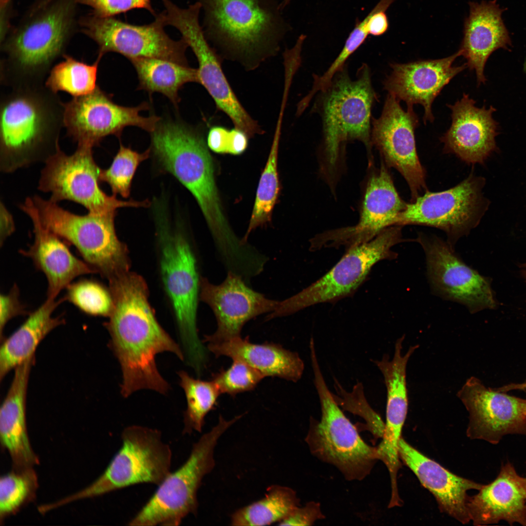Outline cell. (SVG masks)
Returning <instances> with one entry per match:
<instances>
[{
  "label": "cell",
  "mask_w": 526,
  "mask_h": 526,
  "mask_svg": "<svg viewBox=\"0 0 526 526\" xmlns=\"http://www.w3.org/2000/svg\"><path fill=\"white\" fill-rule=\"evenodd\" d=\"M0 103V168L11 173L60 148L64 103L44 84L9 88Z\"/></svg>",
  "instance_id": "cell-3"
},
{
  "label": "cell",
  "mask_w": 526,
  "mask_h": 526,
  "mask_svg": "<svg viewBox=\"0 0 526 526\" xmlns=\"http://www.w3.org/2000/svg\"><path fill=\"white\" fill-rule=\"evenodd\" d=\"M469 413L467 436L497 444L508 434L526 435V399L468 378L457 394Z\"/></svg>",
  "instance_id": "cell-21"
},
{
  "label": "cell",
  "mask_w": 526,
  "mask_h": 526,
  "mask_svg": "<svg viewBox=\"0 0 526 526\" xmlns=\"http://www.w3.org/2000/svg\"><path fill=\"white\" fill-rule=\"evenodd\" d=\"M32 221L34 241L20 254L29 258L36 268L45 275L48 298L56 299L59 293L78 277L96 273L84 261L75 257L60 238L41 223L32 198L20 205Z\"/></svg>",
  "instance_id": "cell-25"
},
{
  "label": "cell",
  "mask_w": 526,
  "mask_h": 526,
  "mask_svg": "<svg viewBox=\"0 0 526 526\" xmlns=\"http://www.w3.org/2000/svg\"><path fill=\"white\" fill-rule=\"evenodd\" d=\"M419 119L413 106L407 111L399 101L388 94L381 115L372 118L371 140L389 168L400 172L410 189L412 202L427 190L426 172L419 159L414 131Z\"/></svg>",
  "instance_id": "cell-20"
},
{
  "label": "cell",
  "mask_w": 526,
  "mask_h": 526,
  "mask_svg": "<svg viewBox=\"0 0 526 526\" xmlns=\"http://www.w3.org/2000/svg\"><path fill=\"white\" fill-rule=\"evenodd\" d=\"M93 148L77 145L75 151L68 155L59 148L45 161L38 189L49 193V199L53 202L73 201L94 214L116 212L122 207L148 206V201H121L101 189L99 183L101 169L94 161Z\"/></svg>",
  "instance_id": "cell-14"
},
{
  "label": "cell",
  "mask_w": 526,
  "mask_h": 526,
  "mask_svg": "<svg viewBox=\"0 0 526 526\" xmlns=\"http://www.w3.org/2000/svg\"><path fill=\"white\" fill-rule=\"evenodd\" d=\"M416 238L425 253L433 293L464 305L471 313L495 307L489 281L467 264L454 247L434 235L419 232Z\"/></svg>",
  "instance_id": "cell-17"
},
{
  "label": "cell",
  "mask_w": 526,
  "mask_h": 526,
  "mask_svg": "<svg viewBox=\"0 0 526 526\" xmlns=\"http://www.w3.org/2000/svg\"><path fill=\"white\" fill-rule=\"evenodd\" d=\"M400 459L435 497L440 510L462 524L470 522L467 492L483 485L458 476L415 449L403 438L398 443Z\"/></svg>",
  "instance_id": "cell-26"
},
{
  "label": "cell",
  "mask_w": 526,
  "mask_h": 526,
  "mask_svg": "<svg viewBox=\"0 0 526 526\" xmlns=\"http://www.w3.org/2000/svg\"><path fill=\"white\" fill-rule=\"evenodd\" d=\"M199 298L210 307L217 321L215 332L205 335L202 340L207 343L241 337L242 328L247 322L273 312L279 302L251 289L241 275L230 271L218 285L201 277Z\"/></svg>",
  "instance_id": "cell-22"
},
{
  "label": "cell",
  "mask_w": 526,
  "mask_h": 526,
  "mask_svg": "<svg viewBox=\"0 0 526 526\" xmlns=\"http://www.w3.org/2000/svg\"><path fill=\"white\" fill-rule=\"evenodd\" d=\"M37 483V475L31 468L2 476L0 480L1 518L18 510L34 494Z\"/></svg>",
  "instance_id": "cell-40"
},
{
  "label": "cell",
  "mask_w": 526,
  "mask_h": 526,
  "mask_svg": "<svg viewBox=\"0 0 526 526\" xmlns=\"http://www.w3.org/2000/svg\"><path fill=\"white\" fill-rule=\"evenodd\" d=\"M494 389L498 391L507 393L512 390H520L526 392V380L521 383H510Z\"/></svg>",
  "instance_id": "cell-48"
},
{
  "label": "cell",
  "mask_w": 526,
  "mask_h": 526,
  "mask_svg": "<svg viewBox=\"0 0 526 526\" xmlns=\"http://www.w3.org/2000/svg\"><path fill=\"white\" fill-rule=\"evenodd\" d=\"M164 10L161 15L166 26H171L181 34L194 55L199 64V83L207 90L217 108L231 119L235 128L249 137L263 131L241 104L222 70L219 55L206 38L200 23V4L196 1L187 8L178 6L171 0H162Z\"/></svg>",
  "instance_id": "cell-13"
},
{
  "label": "cell",
  "mask_w": 526,
  "mask_h": 526,
  "mask_svg": "<svg viewBox=\"0 0 526 526\" xmlns=\"http://www.w3.org/2000/svg\"><path fill=\"white\" fill-rule=\"evenodd\" d=\"M137 72L138 88L152 94L160 93L177 107L179 90L188 82H198L197 69L158 58H139L130 60Z\"/></svg>",
  "instance_id": "cell-33"
},
{
  "label": "cell",
  "mask_w": 526,
  "mask_h": 526,
  "mask_svg": "<svg viewBox=\"0 0 526 526\" xmlns=\"http://www.w3.org/2000/svg\"><path fill=\"white\" fill-rule=\"evenodd\" d=\"M404 339L403 336L397 339L392 359L385 355L381 360L375 361L383 376L387 393L384 432L377 447L383 457L391 460L398 456V443L407 414V364L418 347L417 345L412 346L402 355Z\"/></svg>",
  "instance_id": "cell-30"
},
{
  "label": "cell",
  "mask_w": 526,
  "mask_h": 526,
  "mask_svg": "<svg viewBox=\"0 0 526 526\" xmlns=\"http://www.w3.org/2000/svg\"><path fill=\"white\" fill-rule=\"evenodd\" d=\"M402 226L389 227L371 241L346 249L340 260L326 274L296 294L279 301L267 314L269 320L289 316L307 307L324 302H335L351 296L366 280L372 267L383 260H394L395 245L405 241Z\"/></svg>",
  "instance_id": "cell-11"
},
{
  "label": "cell",
  "mask_w": 526,
  "mask_h": 526,
  "mask_svg": "<svg viewBox=\"0 0 526 526\" xmlns=\"http://www.w3.org/2000/svg\"><path fill=\"white\" fill-rule=\"evenodd\" d=\"M483 178L471 173L454 187L438 192L426 191L407 203L396 225H420L443 230L453 247L479 223L487 207L482 194Z\"/></svg>",
  "instance_id": "cell-15"
},
{
  "label": "cell",
  "mask_w": 526,
  "mask_h": 526,
  "mask_svg": "<svg viewBox=\"0 0 526 526\" xmlns=\"http://www.w3.org/2000/svg\"><path fill=\"white\" fill-rule=\"evenodd\" d=\"M475 101L464 94L453 105L451 124L440 138L445 152L455 154L468 164H483L496 149L498 123L492 117V106L477 108Z\"/></svg>",
  "instance_id": "cell-24"
},
{
  "label": "cell",
  "mask_w": 526,
  "mask_h": 526,
  "mask_svg": "<svg viewBox=\"0 0 526 526\" xmlns=\"http://www.w3.org/2000/svg\"><path fill=\"white\" fill-rule=\"evenodd\" d=\"M291 0H282L281 1V6L282 8H285L290 2Z\"/></svg>",
  "instance_id": "cell-50"
},
{
  "label": "cell",
  "mask_w": 526,
  "mask_h": 526,
  "mask_svg": "<svg viewBox=\"0 0 526 526\" xmlns=\"http://www.w3.org/2000/svg\"><path fill=\"white\" fill-rule=\"evenodd\" d=\"M248 138L245 132L237 128L229 130L215 126L209 131L207 144L216 153L239 155L246 150Z\"/></svg>",
  "instance_id": "cell-42"
},
{
  "label": "cell",
  "mask_w": 526,
  "mask_h": 526,
  "mask_svg": "<svg viewBox=\"0 0 526 526\" xmlns=\"http://www.w3.org/2000/svg\"><path fill=\"white\" fill-rule=\"evenodd\" d=\"M320 93L324 148L328 165L335 166L344 144L353 140L363 143L371 156V111L378 96L372 86L367 65L363 64L359 68L355 79L350 77L344 67Z\"/></svg>",
  "instance_id": "cell-8"
},
{
  "label": "cell",
  "mask_w": 526,
  "mask_h": 526,
  "mask_svg": "<svg viewBox=\"0 0 526 526\" xmlns=\"http://www.w3.org/2000/svg\"><path fill=\"white\" fill-rule=\"evenodd\" d=\"M320 504L311 501L304 506L297 507L287 518L279 523L280 526H311L324 519Z\"/></svg>",
  "instance_id": "cell-45"
},
{
  "label": "cell",
  "mask_w": 526,
  "mask_h": 526,
  "mask_svg": "<svg viewBox=\"0 0 526 526\" xmlns=\"http://www.w3.org/2000/svg\"><path fill=\"white\" fill-rule=\"evenodd\" d=\"M521 272L523 278L526 281V263L523 264L521 266Z\"/></svg>",
  "instance_id": "cell-49"
},
{
  "label": "cell",
  "mask_w": 526,
  "mask_h": 526,
  "mask_svg": "<svg viewBox=\"0 0 526 526\" xmlns=\"http://www.w3.org/2000/svg\"><path fill=\"white\" fill-rule=\"evenodd\" d=\"M468 509L475 526L497 524L526 526V477L520 476L509 462L502 465L497 477L469 497Z\"/></svg>",
  "instance_id": "cell-27"
},
{
  "label": "cell",
  "mask_w": 526,
  "mask_h": 526,
  "mask_svg": "<svg viewBox=\"0 0 526 526\" xmlns=\"http://www.w3.org/2000/svg\"><path fill=\"white\" fill-rule=\"evenodd\" d=\"M121 438V447L104 472L90 486L56 502V507L136 484L158 486L171 472V450L160 431L132 425L123 430Z\"/></svg>",
  "instance_id": "cell-12"
},
{
  "label": "cell",
  "mask_w": 526,
  "mask_h": 526,
  "mask_svg": "<svg viewBox=\"0 0 526 526\" xmlns=\"http://www.w3.org/2000/svg\"><path fill=\"white\" fill-rule=\"evenodd\" d=\"M459 49L447 57L420 60L407 63H392L391 74L383 82L388 94L407 106L419 104L424 109L423 121L432 122L434 117L432 105L443 88L458 74L467 67L466 63L453 66L455 59L462 56Z\"/></svg>",
  "instance_id": "cell-23"
},
{
  "label": "cell",
  "mask_w": 526,
  "mask_h": 526,
  "mask_svg": "<svg viewBox=\"0 0 526 526\" xmlns=\"http://www.w3.org/2000/svg\"><path fill=\"white\" fill-rule=\"evenodd\" d=\"M154 17L150 23L135 25L114 17H99L91 13L81 18L79 24L82 32L97 44L99 56L115 52L130 60L158 58L188 65L186 41L171 38L160 14Z\"/></svg>",
  "instance_id": "cell-16"
},
{
  "label": "cell",
  "mask_w": 526,
  "mask_h": 526,
  "mask_svg": "<svg viewBox=\"0 0 526 526\" xmlns=\"http://www.w3.org/2000/svg\"><path fill=\"white\" fill-rule=\"evenodd\" d=\"M64 301L48 298L30 313L24 322L8 338L0 350V378L1 380L12 369L35 356L39 343L53 330L64 323L60 317L53 314Z\"/></svg>",
  "instance_id": "cell-32"
},
{
  "label": "cell",
  "mask_w": 526,
  "mask_h": 526,
  "mask_svg": "<svg viewBox=\"0 0 526 526\" xmlns=\"http://www.w3.org/2000/svg\"><path fill=\"white\" fill-rule=\"evenodd\" d=\"M207 349L216 357L225 356L242 360L264 377H277L296 382L303 374L304 365L299 355L273 342L254 343L248 337L235 338L208 343Z\"/></svg>",
  "instance_id": "cell-31"
},
{
  "label": "cell",
  "mask_w": 526,
  "mask_h": 526,
  "mask_svg": "<svg viewBox=\"0 0 526 526\" xmlns=\"http://www.w3.org/2000/svg\"><path fill=\"white\" fill-rule=\"evenodd\" d=\"M220 415L216 425L193 444L185 462L159 484L148 502L129 522V526H175L189 514H197V491L204 477L214 468V450L224 432L241 418Z\"/></svg>",
  "instance_id": "cell-7"
},
{
  "label": "cell",
  "mask_w": 526,
  "mask_h": 526,
  "mask_svg": "<svg viewBox=\"0 0 526 526\" xmlns=\"http://www.w3.org/2000/svg\"><path fill=\"white\" fill-rule=\"evenodd\" d=\"M178 375L187 401L183 433L190 434L194 431L201 432L206 416L215 409L221 394L212 380L194 378L184 371H179Z\"/></svg>",
  "instance_id": "cell-36"
},
{
  "label": "cell",
  "mask_w": 526,
  "mask_h": 526,
  "mask_svg": "<svg viewBox=\"0 0 526 526\" xmlns=\"http://www.w3.org/2000/svg\"><path fill=\"white\" fill-rule=\"evenodd\" d=\"M158 218L161 277L174 310L185 357L190 366L199 367L208 357L197 328L201 278L196 259L184 235L171 231L164 217L159 215Z\"/></svg>",
  "instance_id": "cell-6"
},
{
  "label": "cell",
  "mask_w": 526,
  "mask_h": 526,
  "mask_svg": "<svg viewBox=\"0 0 526 526\" xmlns=\"http://www.w3.org/2000/svg\"><path fill=\"white\" fill-rule=\"evenodd\" d=\"M63 301L73 304L82 312L93 316L109 317L113 307L111 292L98 282L82 279L66 288Z\"/></svg>",
  "instance_id": "cell-38"
},
{
  "label": "cell",
  "mask_w": 526,
  "mask_h": 526,
  "mask_svg": "<svg viewBox=\"0 0 526 526\" xmlns=\"http://www.w3.org/2000/svg\"><path fill=\"white\" fill-rule=\"evenodd\" d=\"M387 168L382 160L380 168L369 176L357 223L317 235L310 241L311 251L341 246L347 249L369 242L385 229L396 225L407 203L398 193Z\"/></svg>",
  "instance_id": "cell-19"
},
{
  "label": "cell",
  "mask_w": 526,
  "mask_h": 526,
  "mask_svg": "<svg viewBox=\"0 0 526 526\" xmlns=\"http://www.w3.org/2000/svg\"><path fill=\"white\" fill-rule=\"evenodd\" d=\"M35 356L15 369L14 375L0 411V438L14 465L20 470L38 463L31 447L26 424V397Z\"/></svg>",
  "instance_id": "cell-29"
},
{
  "label": "cell",
  "mask_w": 526,
  "mask_h": 526,
  "mask_svg": "<svg viewBox=\"0 0 526 526\" xmlns=\"http://www.w3.org/2000/svg\"><path fill=\"white\" fill-rule=\"evenodd\" d=\"M78 3L90 6L92 14L99 17H113L137 9L146 10L154 16L156 14L151 0H78Z\"/></svg>",
  "instance_id": "cell-43"
},
{
  "label": "cell",
  "mask_w": 526,
  "mask_h": 526,
  "mask_svg": "<svg viewBox=\"0 0 526 526\" xmlns=\"http://www.w3.org/2000/svg\"><path fill=\"white\" fill-rule=\"evenodd\" d=\"M150 133L152 149L160 164L193 195L216 248L225 250L233 247L238 238L224 216L212 160L203 137L194 129L172 121H160Z\"/></svg>",
  "instance_id": "cell-5"
},
{
  "label": "cell",
  "mask_w": 526,
  "mask_h": 526,
  "mask_svg": "<svg viewBox=\"0 0 526 526\" xmlns=\"http://www.w3.org/2000/svg\"><path fill=\"white\" fill-rule=\"evenodd\" d=\"M227 369L222 368L212 374L211 380L221 394L232 397L237 394L254 390L265 377L247 363L238 359H232Z\"/></svg>",
  "instance_id": "cell-41"
},
{
  "label": "cell",
  "mask_w": 526,
  "mask_h": 526,
  "mask_svg": "<svg viewBox=\"0 0 526 526\" xmlns=\"http://www.w3.org/2000/svg\"><path fill=\"white\" fill-rule=\"evenodd\" d=\"M78 0H37L1 41V83L9 88L45 84L63 56L75 24Z\"/></svg>",
  "instance_id": "cell-2"
},
{
  "label": "cell",
  "mask_w": 526,
  "mask_h": 526,
  "mask_svg": "<svg viewBox=\"0 0 526 526\" xmlns=\"http://www.w3.org/2000/svg\"><path fill=\"white\" fill-rule=\"evenodd\" d=\"M63 57L64 60L53 67L45 80V86L55 93L63 91L74 97L94 92L98 87L97 75L102 56H98L92 64L66 54Z\"/></svg>",
  "instance_id": "cell-35"
},
{
  "label": "cell",
  "mask_w": 526,
  "mask_h": 526,
  "mask_svg": "<svg viewBox=\"0 0 526 526\" xmlns=\"http://www.w3.org/2000/svg\"><path fill=\"white\" fill-rule=\"evenodd\" d=\"M0 336L7 323L14 318L27 314L24 305L19 299V290L15 284L7 294L0 295Z\"/></svg>",
  "instance_id": "cell-44"
},
{
  "label": "cell",
  "mask_w": 526,
  "mask_h": 526,
  "mask_svg": "<svg viewBox=\"0 0 526 526\" xmlns=\"http://www.w3.org/2000/svg\"><path fill=\"white\" fill-rule=\"evenodd\" d=\"M205 36L224 56L254 69L276 55L290 27L277 0H197Z\"/></svg>",
  "instance_id": "cell-4"
},
{
  "label": "cell",
  "mask_w": 526,
  "mask_h": 526,
  "mask_svg": "<svg viewBox=\"0 0 526 526\" xmlns=\"http://www.w3.org/2000/svg\"><path fill=\"white\" fill-rule=\"evenodd\" d=\"M15 231V225L12 215L4 204L1 202L0 207V244L2 246L6 239Z\"/></svg>",
  "instance_id": "cell-47"
},
{
  "label": "cell",
  "mask_w": 526,
  "mask_h": 526,
  "mask_svg": "<svg viewBox=\"0 0 526 526\" xmlns=\"http://www.w3.org/2000/svg\"><path fill=\"white\" fill-rule=\"evenodd\" d=\"M108 281L113 307L105 325L122 371L121 394L128 397L143 389L167 394L169 385L158 371L156 356L169 352L184 360V352L158 322L140 275L128 271Z\"/></svg>",
  "instance_id": "cell-1"
},
{
  "label": "cell",
  "mask_w": 526,
  "mask_h": 526,
  "mask_svg": "<svg viewBox=\"0 0 526 526\" xmlns=\"http://www.w3.org/2000/svg\"><path fill=\"white\" fill-rule=\"evenodd\" d=\"M321 417L313 418L305 441L311 453L333 465L348 481H361L379 460L377 447L366 443L339 408L328 389L318 360L311 361Z\"/></svg>",
  "instance_id": "cell-9"
},
{
  "label": "cell",
  "mask_w": 526,
  "mask_h": 526,
  "mask_svg": "<svg viewBox=\"0 0 526 526\" xmlns=\"http://www.w3.org/2000/svg\"><path fill=\"white\" fill-rule=\"evenodd\" d=\"M281 127V125L277 124L267 161L259 182L248 227L242 240L244 244H247L248 237L253 230L271 219L280 189L277 161Z\"/></svg>",
  "instance_id": "cell-37"
},
{
  "label": "cell",
  "mask_w": 526,
  "mask_h": 526,
  "mask_svg": "<svg viewBox=\"0 0 526 526\" xmlns=\"http://www.w3.org/2000/svg\"><path fill=\"white\" fill-rule=\"evenodd\" d=\"M32 199L42 224L75 246L96 273L109 280L129 271L128 249L115 232L116 212L80 215L50 199L38 195Z\"/></svg>",
  "instance_id": "cell-10"
},
{
  "label": "cell",
  "mask_w": 526,
  "mask_h": 526,
  "mask_svg": "<svg viewBox=\"0 0 526 526\" xmlns=\"http://www.w3.org/2000/svg\"><path fill=\"white\" fill-rule=\"evenodd\" d=\"M394 0H380L367 15V26L369 35L379 36L388 30L389 21L386 11Z\"/></svg>",
  "instance_id": "cell-46"
},
{
  "label": "cell",
  "mask_w": 526,
  "mask_h": 526,
  "mask_svg": "<svg viewBox=\"0 0 526 526\" xmlns=\"http://www.w3.org/2000/svg\"><path fill=\"white\" fill-rule=\"evenodd\" d=\"M470 15L464 24L461 48L466 64L474 70L478 85L485 83V64L489 56L499 48L510 50L511 39L502 19L506 9L501 8L496 0L470 2Z\"/></svg>",
  "instance_id": "cell-28"
},
{
  "label": "cell",
  "mask_w": 526,
  "mask_h": 526,
  "mask_svg": "<svg viewBox=\"0 0 526 526\" xmlns=\"http://www.w3.org/2000/svg\"><path fill=\"white\" fill-rule=\"evenodd\" d=\"M149 109L146 102L133 107L115 104L98 87L90 94L74 97L64 103V127L77 145L94 147L109 135L119 136L127 126H136L150 133L154 131L161 118L140 115Z\"/></svg>",
  "instance_id": "cell-18"
},
{
  "label": "cell",
  "mask_w": 526,
  "mask_h": 526,
  "mask_svg": "<svg viewBox=\"0 0 526 526\" xmlns=\"http://www.w3.org/2000/svg\"><path fill=\"white\" fill-rule=\"evenodd\" d=\"M300 506L292 488L278 485L269 486L262 499L242 507L231 516L232 526H266L280 523Z\"/></svg>",
  "instance_id": "cell-34"
},
{
  "label": "cell",
  "mask_w": 526,
  "mask_h": 526,
  "mask_svg": "<svg viewBox=\"0 0 526 526\" xmlns=\"http://www.w3.org/2000/svg\"><path fill=\"white\" fill-rule=\"evenodd\" d=\"M150 150L149 149L140 153L120 144L111 166L107 169H101L100 181L107 183L113 195L119 194L128 198L136 170L140 163L149 157Z\"/></svg>",
  "instance_id": "cell-39"
}]
</instances>
